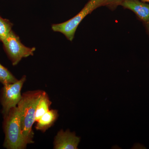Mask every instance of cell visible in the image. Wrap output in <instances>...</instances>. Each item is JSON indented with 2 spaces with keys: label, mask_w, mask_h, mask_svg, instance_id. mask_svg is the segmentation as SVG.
I'll list each match as a JSON object with an SVG mask.
<instances>
[{
  "label": "cell",
  "mask_w": 149,
  "mask_h": 149,
  "mask_svg": "<svg viewBox=\"0 0 149 149\" xmlns=\"http://www.w3.org/2000/svg\"><path fill=\"white\" fill-rule=\"evenodd\" d=\"M42 91H28L23 93L18 104L22 135L27 144L32 143L34 133L32 125L35 122L37 105L42 95Z\"/></svg>",
  "instance_id": "cell-1"
},
{
  "label": "cell",
  "mask_w": 149,
  "mask_h": 149,
  "mask_svg": "<svg viewBox=\"0 0 149 149\" xmlns=\"http://www.w3.org/2000/svg\"><path fill=\"white\" fill-rule=\"evenodd\" d=\"M3 128L5 133L4 148L8 149H24L27 143L22 135L20 115L17 107L11 109L3 117Z\"/></svg>",
  "instance_id": "cell-2"
},
{
  "label": "cell",
  "mask_w": 149,
  "mask_h": 149,
  "mask_svg": "<svg viewBox=\"0 0 149 149\" xmlns=\"http://www.w3.org/2000/svg\"><path fill=\"white\" fill-rule=\"evenodd\" d=\"M107 2V0H90L74 17L63 23L52 24V30L62 33L68 40L72 41L78 25L85 17L98 8L106 6Z\"/></svg>",
  "instance_id": "cell-3"
},
{
  "label": "cell",
  "mask_w": 149,
  "mask_h": 149,
  "mask_svg": "<svg viewBox=\"0 0 149 149\" xmlns=\"http://www.w3.org/2000/svg\"><path fill=\"white\" fill-rule=\"evenodd\" d=\"M2 42L3 47L13 65H16L23 58L33 56L36 48L26 47L13 30Z\"/></svg>",
  "instance_id": "cell-4"
},
{
  "label": "cell",
  "mask_w": 149,
  "mask_h": 149,
  "mask_svg": "<svg viewBox=\"0 0 149 149\" xmlns=\"http://www.w3.org/2000/svg\"><path fill=\"white\" fill-rule=\"evenodd\" d=\"M26 80V76L24 75L15 83L3 85L0 96L3 117L7 115L11 109L17 106L22 95V88Z\"/></svg>",
  "instance_id": "cell-5"
},
{
  "label": "cell",
  "mask_w": 149,
  "mask_h": 149,
  "mask_svg": "<svg viewBox=\"0 0 149 149\" xmlns=\"http://www.w3.org/2000/svg\"><path fill=\"white\" fill-rule=\"evenodd\" d=\"M80 138L74 132L69 130L59 131L55 138L54 148L56 149H77Z\"/></svg>",
  "instance_id": "cell-6"
},
{
  "label": "cell",
  "mask_w": 149,
  "mask_h": 149,
  "mask_svg": "<svg viewBox=\"0 0 149 149\" xmlns=\"http://www.w3.org/2000/svg\"><path fill=\"white\" fill-rule=\"evenodd\" d=\"M133 12L144 24L149 23V4L141 0H123L120 4Z\"/></svg>",
  "instance_id": "cell-7"
},
{
  "label": "cell",
  "mask_w": 149,
  "mask_h": 149,
  "mask_svg": "<svg viewBox=\"0 0 149 149\" xmlns=\"http://www.w3.org/2000/svg\"><path fill=\"white\" fill-rule=\"evenodd\" d=\"M58 116L57 110H51L43 115L40 119L37 121L36 129L42 132L46 130L52 126Z\"/></svg>",
  "instance_id": "cell-8"
},
{
  "label": "cell",
  "mask_w": 149,
  "mask_h": 149,
  "mask_svg": "<svg viewBox=\"0 0 149 149\" xmlns=\"http://www.w3.org/2000/svg\"><path fill=\"white\" fill-rule=\"evenodd\" d=\"M52 102L50 100L47 94L43 91L39 102L37 104L35 114V122H37L40 118L49 110Z\"/></svg>",
  "instance_id": "cell-9"
},
{
  "label": "cell",
  "mask_w": 149,
  "mask_h": 149,
  "mask_svg": "<svg viewBox=\"0 0 149 149\" xmlns=\"http://www.w3.org/2000/svg\"><path fill=\"white\" fill-rule=\"evenodd\" d=\"M13 24L7 19L0 16V41L2 42L12 31Z\"/></svg>",
  "instance_id": "cell-10"
},
{
  "label": "cell",
  "mask_w": 149,
  "mask_h": 149,
  "mask_svg": "<svg viewBox=\"0 0 149 149\" xmlns=\"http://www.w3.org/2000/svg\"><path fill=\"white\" fill-rule=\"evenodd\" d=\"M18 80L5 67L0 63V83L4 84L15 83Z\"/></svg>",
  "instance_id": "cell-11"
},
{
  "label": "cell",
  "mask_w": 149,
  "mask_h": 149,
  "mask_svg": "<svg viewBox=\"0 0 149 149\" xmlns=\"http://www.w3.org/2000/svg\"><path fill=\"white\" fill-rule=\"evenodd\" d=\"M123 0H107L106 6L108 7L111 9H115L118 6L120 5Z\"/></svg>",
  "instance_id": "cell-12"
},
{
  "label": "cell",
  "mask_w": 149,
  "mask_h": 149,
  "mask_svg": "<svg viewBox=\"0 0 149 149\" xmlns=\"http://www.w3.org/2000/svg\"><path fill=\"white\" fill-rule=\"evenodd\" d=\"M144 24H145V27H146V29L147 31V32H148V34L149 35V23Z\"/></svg>",
  "instance_id": "cell-13"
},
{
  "label": "cell",
  "mask_w": 149,
  "mask_h": 149,
  "mask_svg": "<svg viewBox=\"0 0 149 149\" xmlns=\"http://www.w3.org/2000/svg\"><path fill=\"white\" fill-rule=\"evenodd\" d=\"M142 1L148 3L149 4V0H141Z\"/></svg>",
  "instance_id": "cell-14"
}]
</instances>
